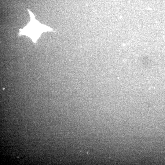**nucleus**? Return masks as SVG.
<instances>
[{
    "mask_svg": "<svg viewBox=\"0 0 165 165\" xmlns=\"http://www.w3.org/2000/svg\"><path fill=\"white\" fill-rule=\"evenodd\" d=\"M30 21L23 29H21L19 35H26L29 37L34 43H36L41 34L46 31H52L50 27L42 24L35 19L33 13L28 10Z\"/></svg>",
    "mask_w": 165,
    "mask_h": 165,
    "instance_id": "nucleus-1",
    "label": "nucleus"
}]
</instances>
